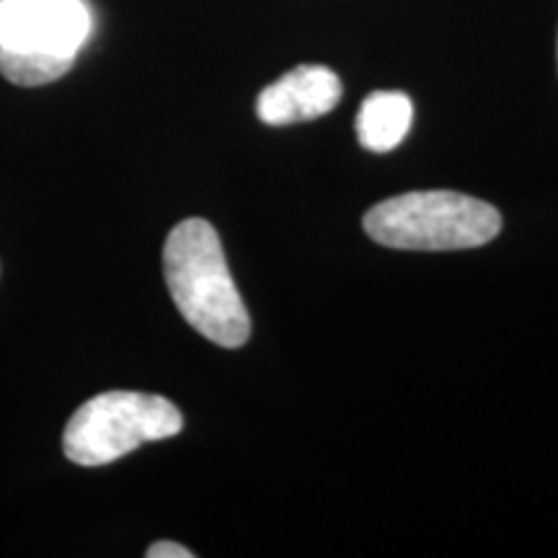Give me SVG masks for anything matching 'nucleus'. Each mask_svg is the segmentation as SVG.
Instances as JSON below:
<instances>
[{"label": "nucleus", "instance_id": "f257e3e1", "mask_svg": "<svg viewBox=\"0 0 558 558\" xmlns=\"http://www.w3.org/2000/svg\"><path fill=\"white\" fill-rule=\"evenodd\" d=\"M163 275L181 316L213 344L239 349L251 337V318L230 275L218 230L186 218L163 246Z\"/></svg>", "mask_w": 558, "mask_h": 558}, {"label": "nucleus", "instance_id": "f03ea898", "mask_svg": "<svg viewBox=\"0 0 558 558\" xmlns=\"http://www.w3.org/2000/svg\"><path fill=\"white\" fill-rule=\"evenodd\" d=\"M499 230L497 207L460 192L399 194L365 215L369 239L401 251L478 248L497 239Z\"/></svg>", "mask_w": 558, "mask_h": 558}, {"label": "nucleus", "instance_id": "7ed1b4c3", "mask_svg": "<svg viewBox=\"0 0 558 558\" xmlns=\"http://www.w3.org/2000/svg\"><path fill=\"white\" fill-rule=\"evenodd\" d=\"M184 416L169 399L135 390L94 396L70 416L62 450L75 465H109L145 442L177 437Z\"/></svg>", "mask_w": 558, "mask_h": 558}, {"label": "nucleus", "instance_id": "20e7f679", "mask_svg": "<svg viewBox=\"0 0 558 558\" xmlns=\"http://www.w3.org/2000/svg\"><path fill=\"white\" fill-rule=\"evenodd\" d=\"M90 34V11L83 0H0L3 50L52 52L78 58Z\"/></svg>", "mask_w": 558, "mask_h": 558}, {"label": "nucleus", "instance_id": "39448f33", "mask_svg": "<svg viewBox=\"0 0 558 558\" xmlns=\"http://www.w3.org/2000/svg\"><path fill=\"white\" fill-rule=\"evenodd\" d=\"M341 101V81L326 65H298L262 90L256 114L271 128L311 122Z\"/></svg>", "mask_w": 558, "mask_h": 558}, {"label": "nucleus", "instance_id": "423d86ee", "mask_svg": "<svg viewBox=\"0 0 558 558\" xmlns=\"http://www.w3.org/2000/svg\"><path fill=\"white\" fill-rule=\"evenodd\" d=\"M414 122V104L401 90H375L362 101L357 122L360 145L369 153H390L407 140Z\"/></svg>", "mask_w": 558, "mask_h": 558}, {"label": "nucleus", "instance_id": "0eeeda50", "mask_svg": "<svg viewBox=\"0 0 558 558\" xmlns=\"http://www.w3.org/2000/svg\"><path fill=\"white\" fill-rule=\"evenodd\" d=\"M73 58H62L52 52H29V50H3L0 47V73L5 81L16 86L34 88L60 81L73 68Z\"/></svg>", "mask_w": 558, "mask_h": 558}, {"label": "nucleus", "instance_id": "6e6552de", "mask_svg": "<svg viewBox=\"0 0 558 558\" xmlns=\"http://www.w3.org/2000/svg\"><path fill=\"white\" fill-rule=\"evenodd\" d=\"M145 556L148 558H194L190 548L179 546V543H171V541L153 543V546L145 550Z\"/></svg>", "mask_w": 558, "mask_h": 558}]
</instances>
